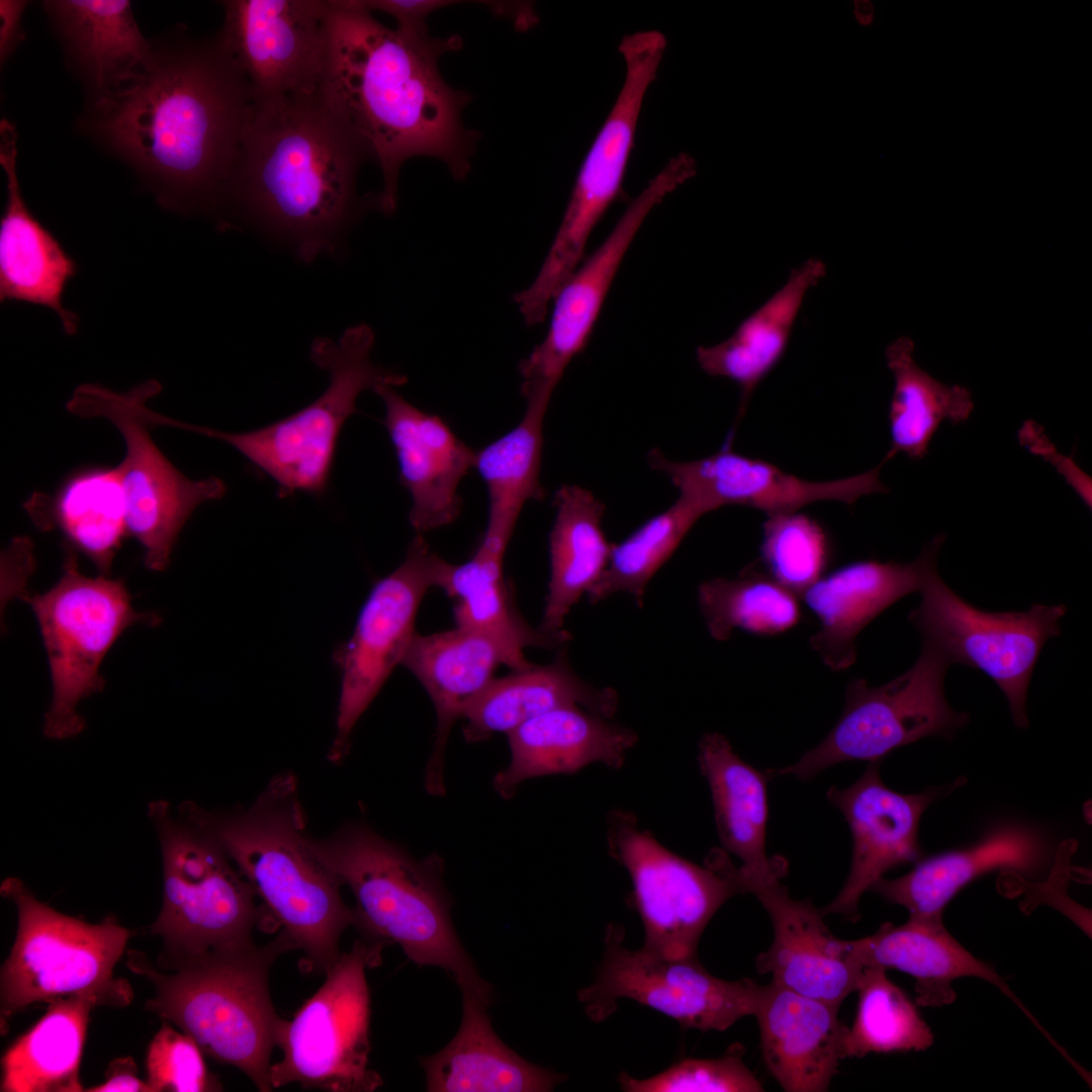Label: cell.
I'll list each match as a JSON object with an SVG mask.
<instances>
[{
  "label": "cell",
  "mask_w": 1092,
  "mask_h": 1092,
  "mask_svg": "<svg viewBox=\"0 0 1092 1092\" xmlns=\"http://www.w3.org/2000/svg\"><path fill=\"white\" fill-rule=\"evenodd\" d=\"M251 101L217 41L179 28L153 42L139 72L89 101L82 126L131 166L163 207L216 212Z\"/></svg>",
  "instance_id": "6da1fadb"
},
{
  "label": "cell",
  "mask_w": 1092,
  "mask_h": 1092,
  "mask_svg": "<svg viewBox=\"0 0 1092 1092\" xmlns=\"http://www.w3.org/2000/svg\"><path fill=\"white\" fill-rule=\"evenodd\" d=\"M331 2L321 92L380 167L378 208L395 210L399 170L408 159H438L464 179L477 140L462 121L470 97L446 83L439 68L444 54L461 48V37L405 34L380 23L362 0Z\"/></svg>",
  "instance_id": "7a4b0ae2"
},
{
  "label": "cell",
  "mask_w": 1092,
  "mask_h": 1092,
  "mask_svg": "<svg viewBox=\"0 0 1092 1092\" xmlns=\"http://www.w3.org/2000/svg\"><path fill=\"white\" fill-rule=\"evenodd\" d=\"M366 158L321 91L252 99L216 212L232 209L312 261L352 221Z\"/></svg>",
  "instance_id": "3957f363"
},
{
  "label": "cell",
  "mask_w": 1092,
  "mask_h": 1092,
  "mask_svg": "<svg viewBox=\"0 0 1092 1092\" xmlns=\"http://www.w3.org/2000/svg\"><path fill=\"white\" fill-rule=\"evenodd\" d=\"M189 806L253 888L266 928H279L292 950L302 952V972L326 974L342 953L340 938L354 924V913L342 899L341 880L306 832L294 776H276L246 810L212 813Z\"/></svg>",
  "instance_id": "277c9868"
},
{
  "label": "cell",
  "mask_w": 1092,
  "mask_h": 1092,
  "mask_svg": "<svg viewBox=\"0 0 1092 1092\" xmlns=\"http://www.w3.org/2000/svg\"><path fill=\"white\" fill-rule=\"evenodd\" d=\"M324 861L356 901L354 926L366 939L397 943L419 966L440 967L461 993L490 1001L483 981L454 930L451 900L443 885L444 861L436 853L416 859L362 822L314 839Z\"/></svg>",
  "instance_id": "5b68a950"
},
{
  "label": "cell",
  "mask_w": 1092,
  "mask_h": 1092,
  "mask_svg": "<svg viewBox=\"0 0 1092 1092\" xmlns=\"http://www.w3.org/2000/svg\"><path fill=\"white\" fill-rule=\"evenodd\" d=\"M292 950L279 934L263 946L210 952L155 966L145 952L129 950L127 968L152 983L145 1008L191 1036L204 1055L243 1072L261 1092L272 1091L271 1054L281 1017L269 990L275 960Z\"/></svg>",
  "instance_id": "8992f818"
},
{
  "label": "cell",
  "mask_w": 1092,
  "mask_h": 1092,
  "mask_svg": "<svg viewBox=\"0 0 1092 1092\" xmlns=\"http://www.w3.org/2000/svg\"><path fill=\"white\" fill-rule=\"evenodd\" d=\"M148 814L163 860V903L150 927L164 943L159 967L255 945L254 928H266L257 896L188 802L175 817L169 802L153 801Z\"/></svg>",
  "instance_id": "52a82bcc"
},
{
  "label": "cell",
  "mask_w": 1092,
  "mask_h": 1092,
  "mask_svg": "<svg viewBox=\"0 0 1092 1092\" xmlns=\"http://www.w3.org/2000/svg\"><path fill=\"white\" fill-rule=\"evenodd\" d=\"M374 333L359 324L335 342L314 340L312 362L329 374L326 390L312 402L268 426L247 432H223L168 417L163 426L179 428L222 441L270 477L280 496L326 492L341 431L357 412L358 396L379 386L406 382L400 373L375 365L371 359Z\"/></svg>",
  "instance_id": "ba28073f"
},
{
  "label": "cell",
  "mask_w": 1092,
  "mask_h": 1092,
  "mask_svg": "<svg viewBox=\"0 0 1092 1092\" xmlns=\"http://www.w3.org/2000/svg\"><path fill=\"white\" fill-rule=\"evenodd\" d=\"M3 897L17 910V932L0 973V1031L29 1005L94 994L104 1006L124 1007L133 992L113 970L132 931L108 916L96 924L58 912L17 878H6Z\"/></svg>",
  "instance_id": "9c48e42d"
},
{
  "label": "cell",
  "mask_w": 1092,
  "mask_h": 1092,
  "mask_svg": "<svg viewBox=\"0 0 1092 1092\" xmlns=\"http://www.w3.org/2000/svg\"><path fill=\"white\" fill-rule=\"evenodd\" d=\"M22 598L37 619L52 675L43 734L53 740L75 737L86 728L77 706L103 690L100 665L113 643L134 624H159V616L136 612L122 580L84 575L70 544L59 581L44 594Z\"/></svg>",
  "instance_id": "30bf717a"
},
{
  "label": "cell",
  "mask_w": 1092,
  "mask_h": 1092,
  "mask_svg": "<svg viewBox=\"0 0 1092 1092\" xmlns=\"http://www.w3.org/2000/svg\"><path fill=\"white\" fill-rule=\"evenodd\" d=\"M385 943L357 940L325 974L322 987L291 1020L281 1019L272 1064L273 1089L297 1083L329 1092H371L382 1086L370 1068V992L366 971L380 964Z\"/></svg>",
  "instance_id": "8fae6325"
},
{
  "label": "cell",
  "mask_w": 1092,
  "mask_h": 1092,
  "mask_svg": "<svg viewBox=\"0 0 1092 1092\" xmlns=\"http://www.w3.org/2000/svg\"><path fill=\"white\" fill-rule=\"evenodd\" d=\"M666 47L657 30L625 35L619 44L626 75L615 104L576 177L556 236L539 273L518 300L530 314L548 312L556 293L580 265L594 228L620 192L643 99Z\"/></svg>",
  "instance_id": "7c38bea8"
},
{
  "label": "cell",
  "mask_w": 1092,
  "mask_h": 1092,
  "mask_svg": "<svg viewBox=\"0 0 1092 1092\" xmlns=\"http://www.w3.org/2000/svg\"><path fill=\"white\" fill-rule=\"evenodd\" d=\"M950 665L936 648L923 643L915 663L893 680L880 687L862 678L850 680L842 714L827 736L797 762L767 769L769 776L808 781L842 761H879L921 738L950 737L968 722V715L954 711L945 699L944 676Z\"/></svg>",
  "instance_id": "4fadbf2b"
},
{
  "label": "cell",
  "mask_w": 1092,
  "mask_h": 1092,
  "mask_svg": "<svg viewBox=\"0 0 1092 1092\" xmlns=\"http://www.w3.org/2000/svg\"><path fill=\"white\" fill-rule=\"evenodd\" d=\"M610 853L628 872L645 938L642 948L670 960L697 959L700 938L718 909L740 891L724 852L701 867L664 847L637 817L614 810L608 820Z\"/></svg>",
  "instance_id": "5bb4252c"
},
{
  "label": "cell",
  "mask_w": 1092,
  "mask_h": 1092,
  "mask_svg": "<svg viewBox=\"0 0 1092 1092\" xmlns=\"http://www.w3.org/2000/svg\"><path fill=\"white\" fill-rule=\"evenodd\" d=\"M919 606L909 614L923 643L936 648L950 664L986 673L1005 695L1014 724L1026 728V696L1044 643L1061 633L1067 607L1035 604L1025 612H986L958 596L937 569L921 589Z\"/></svg>",
  "instance_id": "9a60e30c"
},
{
  "label": "cell",
  "mask_w": 1092,
  "mask_h": 1092,
  "mask_svg": "<svg viewBox=\"0 0 1092 1092\" xmlns=\"http://www.w3.org/2000/svg\"><path fill=\"white\" fill-rule=\"evenodd\" d=\"M621 925H608L605 951L594 982L578 991L586 1015L602 1022L620 999L635 1000L674 1019L682 1029L724 1031L754 1015L761 985L748 978L726 981L697 959L670 960L624 944Z\"/></svg>",
  "instance_id": "2e32d148"
},
{
  "label": "cell",
  "mask_w": 1092,
  "mask_h": 1092,
  "mask_svg": "<svg viewBox=\"0 0 1092 1092\" xmlns=\"http://www.w3.org/2000/svg\"><path fill=\"white\" fill-rule=\"evenodd\" d=\"M80 418H104L120 432L125 456L117 465L128 533L145 549V565L163 571L177 538L193 511L220 499L224 482L215 476L191 479L176 468L153 441L149 426L134 412L128 393L96 383L75 388L66 404Z\"/></svg>",
  "instance_id": "e0dca14e"
},
{
  "label": "cell",
  "mask_w": 1092,
  "mask_h": 1092,
  "mask_svg": "<svg viewBox=\"0 0 1092 1092\" xmlns=\"http://www.w3.org/2000/svg\"><path fill=\"white\" fill-rule=\"evenodd\" d=\"M445 560L417 534L403 561L377 580L363 605L349 640L333 655L341 689L331 762L348 754L350 737L360 717L394 669L416 634L415 622L429 588L438 586Z\"/></svg>",
  "instance_id": "ac0fdd59"
},
{
  "label": "cell",
  "mask_w": 1092,
  "mask_h": 1092,
  "mask_svg": "<svg viewBox=\"0 0 1092 1092\" xmlns=\"http://www.w3.org/2000/svg\"><path fill=\"white\" fill-rule=\"evenodd\" d=\"M215 40L244 77L252 99L321 91L332 2L225 0Z\"/></svg>",
  "instance_id": "d6986e66"
},
{
  "label": "cell",
  "mask_w": 1092,
  "mask_h": 1092,
  "mask_svg": "<svg viewBox=\"0 0 1092 1092\" xmlns=\"http://www.w3.org/2000/svg\"><path fill=\"white\" fill-rule=\"evenodd\" d=\"M687 182V173L669 161L632 200L607 239L561 286L553 298L548 332L519 363L526 403L549 405L571 360L586 346L613 280L639 228L666 195Z\"/></svg>",
  "instance_id": "ffe728a7"
},
{
  "label": "cell",
  "mask_w": 1092,
  "mask_h": 1092,
  "mask_svg": "<svg viewBox=\"0 0 1092 1092\" xmlns=\"http://www.w3.org/2000/svg\"><path fill=\"white\" fill-rule=\"evenodd\" d=\"M647 460L652 469L669 478L680 495L699 503L708 513L738 505L769 516L794 513L822 500L852 505L863 495L888 491L880 480L884 461L854 476L811 481L764 460L735 452L730 439L719 451L701 459L674 461L660 450L652 449Z\"/></svg>",
  "instance_id": "44dd1931"
},
{
  "label": "cell",
  "mask_w": 1092,
  "mask_h": 1092,
  "mask_svg": "<svg viewBox=\"0 0 1092 1092\" xmlns=\"http://www.w3.org/2000/svg\"><path fill=\"white\" fill-rule=\"evenodd\" d=\"M964 778L919 794H901L881 780L879 761H871L861 777L845 789L831 787L827 799L841 811L852 837L848 877L837 896L820 909L823 916L859 918L861 896L888 871L921 855L918 827L926 808L965 783Z\"/></svg>",
  "instance_id": "7402d4cb"
},
{
  "label": "cell",
  "mask_w": 1092,
  "mask_h": 1092,
  "mask_svg": "<svg viewBox=\"0 0 1092 1092\" xmlns=\"http://www.w3.org/2000/svg\"><path fill=\"white\" fill-rule=\"evenodd\" d=\"M400 664L422 684L435 708L436 734L425 787L433 796H444L445 750L455 722L494 678L498 665L520 670L533 663L488 632L457 626L429 635L416 632Z\"/></svg>",
  "instance_id": "603a6c76"
},
{
  "label": "cell",
  "mask_w": 1092,
  "mask_h": 1092,
  "mask_svg": "<svg viewBox=\"0 0 1092 1092\" xmlns=\"http://www.w3.org/2000/svg\"><path fill=\"white\" fill-rule=\"evenodd\" d=\"M944 535H937L913 561L860 560L822 576L801 596L820 622L812 648L832 670L850 666L857 634L903 597L921 592L936 570Z\"/></svg>",
  "instance_id": "cb8c5ba5"
},
{
  "label": "cell",
  "mask_w": 1092,
  "mask_h": 1092,
  "mask_svg": "<svg viewBox=\"0 0 1092 1092\" xmlns=\"http://www.w3.org/2000/svg\"><path fill=\"white\" fill-rule=\"evenodd\" d=\"M743 893L758 899L774 927L771 945L756 958L758 973L839 1008L855 992L862 971L849 956L846 940L833 935L811 901L793 899L781 880L750 883Z\"/></svg>",
  "instance_id": "d4e9b609"
},
{
  "label": "cell",
  "mask_w": 1092,
  "mask_h": 1092,
  "mask_svg": "<svg viewBox=\"0 0 1092 1092\" xmlns=\"http://www.w3.org/2000/svg\"><path fill=\"white\" fill-rule=\"evenodd\" d=\"M374 392L383 400V424L398 460L399 480L412 497L411 526L423 534L452 524L462 508L458 486L474 468L476 451L439 416L416 407L394 386Z\"/></svg>",
  "instance_id": "484cf974"
},
{
  "label": "cell",
  "mask_w": 1092,
  "mask_h": 1092,
  "mask_svg": "<svg viewBox=\"0 0 1092 1092\" xmlns=\"http://www.w3.org/2000/svg\"><path fill=\"white\" fill-rule=\"evenodd\" d=\"M14 125L0 123V164L6 175V203L0 219V300L23 301L54 310L64 332L73 336L79 317L63 303L77 263L58 239L31 213L16 173Z\"/></svg>",
  "instance_id": "4316f807"
},
{
  "label": "cell",
  "mask_w": 1092,
  "mask_h": 1092,
  "mask_svg": "<svg viewBox=\"0 0 1092 1092\" xmlns=\"http://www.w3.org/2000/svg\"><path fill=\"white\" fill-rule=\"evenodd\" d=\"M507 735L511 762L492 783L504 799L529 779L574 774L592 763L620 769L638 741L633 729L579 706L545 712Z\"/></svg>",
  "instance_id": "83f0119b"
},
{
  "label": "cell",
  "mask_w": 1092,
  "mask_h": 1092,
  "mask_svg": "<svg viewBox=\"0 0 1092 1092\" xmlns=\"http://www.w3.org/2000/svg\"><path fill=\"white\" fill-rule=\"evenodd\" d=\"M836 1006L779 984L761 986L754 1017L764 1063L787 1092H822L842 1060L847 1026Z\"/></svg>",
  "instance_id": "f1b7e54d"
},
{
  "label": "cell",
  "mask_w": 1092,
  "mask_h": 1092,
  "mask_svg": "<svg viewBox=\"0 0 1092 1092\" xmlns=\"http://www.w3.org/2000/svg\"><path fill=\"white\" fill-rule=\"evenodd\" d=\"M1050 849L1039 830L1006 823L976 844L917 860L906 875L878 880L871 888L909 916L942 917L946 904L975 879L995 870L1036 877L1048 866Z\"/></svg>",
  "instance_id": "f546056e"
},
{
  "label": "cell",
  "mask_w": 1092,
  "mask_h": 1092,
  "mask_svg": "<svg viewBox=\"0 0 1092 1092\" xmlns=\"http://www.w3.org/2000/svg\"><path fill=\"white\" fill-rule=\"evenodd\" d=\"M846 948L862 968L895 969L913 977L917 1006L942 1007L953 1003L957 995L952 983L974 977L999 988L1035 1021L1004 979L947 931L942 917L909 916L901 925L885 922L872 935L846 940Z\"/></svg>",
  "instance_id": "4dcf8cb0"
},
{
  "label": "cell",
  "mask_w": 1092,
  "mask_h": 1092,
  "mask_svg": "<svg viewBox=\"0 0 1092 1092\" xmlns=\"http://www.w3.org/2000/svg\"><path fill=\"white\" fill-rule=\"evenodd\" d=\"M698 760L711 791L721 844L742 862L739 868L728 863L740 893L749 883L781 880L786 874L785 860L770 858L765 851L767 770L759 771L741 759L728 739L717 732L703 736Z\"/></svg>",
  "instance_id": "1f68e13d"
},
{
  "label": "cell",
  "mask_w": 1092,
  "mask_h": 1092,
  "mask_svg": "<svg viewBox=\"0 0 1092 1092\" xmlns=\"http://www.w3.org/2000/svg\"><path fill=\"white\" fill-rule=\"evenodd\" d=\"M44 10L70 69L90 99L128 80L149 61L153 42L142 34L129 1L48 0Z\"/></svg>",
  "instance_id": "d6a6232c"
},
{
  "label": "cell",
  "mask_w": 1092,
  "mask_h": 1092,
  "mask_svg": "<svg viewBox=\"0 0 1092 1092\" xmlns=\"http://www.w3.org/2000/svg\"><path fill=\"white\" fill-rule=\"evenodd\" d=\"M579 706L612 719L619 707L615 689L582 679L571 667L565 646L545 665L513 670L493 678L463 712L464 738L479 742L512 730L545 712Z\"/></svg>",
  "instance_id": "836d02e7"
},
{
  "label": "cell",
  "mask_w": 1092,
  "mask_h": 1092,
  "mask_svg": "<svg viewBox=\"0 0 1092 1092\" xmlns=\"http://www.w3.org/2000/svg\"><path fill=\"white\" fill-rule=\"evenodd\" d=\"M463 1013L453 1039L421 1058L431 1092H546L565 1076L534 1065L507 1046L487 1015L490 1002L462 995Z\"/></svg>",
  "instance_id": "e575fe53"
},
{
  "label": "cell",
  "mask_w": 1092,
  "mask_h": 1092,
  "mask_svg": "<svg viewBox=\"0 0 1092 1092\" xmlns=\"http://www.w3.org/2000/svg\"><path fill=\"white\" fill-rule=\"evenodd\" d=\"M826 273V265L821 259H807L728 339L713 346L698 347L697 361L703 371L726 377L739 385L740 417L757 385L785 354L808 291Z\"/></svg>",
  "instance_id": "d590c367"
},
{
  "label": "cell",
  "mask_w": 1092,
  "mask_h": 1092,
  "mask_svg": "<svg viewBox=\"0 0 1092 1092\" xmlns=\"http://www.w3.org/2000/svg\"><path fill=\"white\" fill-rule=\"evenodd\" d=\"M556 515L549 535L550 579L539 627L553 635L568 634L563 625L570 610L587 595L606 570L612 551L603 530L605 505L578 485L555 492Z\"/></svg>",
  "instance_id": "8d00e7d4"
},
{
  "label": "cell",
  "mask_w": 1092,
  "mask_h": 1092,
  "mask_svg": "<svg viewBox=\"0 0 1092 1092\" xmlns=\"http://www.w3.org/2000/svg\"><path fill=\"white\" fill-rule=\"evenodd\" d=\"M43 1016L2 1058V1092H81L79 1067L90 1012L104 1006L94 994L49 1003Z\"/></svg>",
  "instance_id": "74e56055"
},
{
  "label": "cell",
  "mask_w": 1092,
  "mask_h": 1092,
  "mask_svg": "<svg viewBox=\"0 0 1092 1092\" xmlns=\"http://www.w3.org/2000/svg\"><path fill=\"white\" fill-rule=\"evenodd\" d=\"M548 405L527 403L521 422L476 451L474 468L488 492V520L480 549L503 557L521 511L546 492L540 480L543 423Z\"/></svg>",
  "instance_id": "f35d334b"
},
{
  "label": "cell",
  "mask_w": 1092,
  "mask_h": 1092,
  "mask_svg": "<svg viewBox=\"0 0 1092 1092\" xmlns=\"http://www.w3.org/2000/svg\"><path fill=\"white\" fill-rule=\"evenodd\" d=\"M887 365L894 377L889 408L891 447L884 462L904 453L921 460L943 421L959 424L971 416L972 393L961 385H946L915 361L914 343L900 337L886 348Z\"/></svg>",
  "instance_id": "ab89813d"
},
{
  "label": "cell",
  "mask_w": 1092,
  "mask_h": 1092,
  "mask_svg": "<svg viewBox=\"0 0 1092 1092\" xmlns=\"http://www.w3.org/2000/svg\"><path fill=\"white\" fill-rule=\"evenodd\" d=\"M503 559L477 548L466 562L445 560L438 587L455 600L457 626L488 632L524 656L526 648L563 646L570 639L568 634L553 635L533 628L518 612L504 578Z\"/></svg>",
  "instance_id": "60d3db41"
},
{
  "label": "cell",
  "mask_w": 1092,
  "mask_h": 1092,
  "mask_svg": "<svg viewBox=\"0 0 1092 1092\" xmlns=\"http://www.w3.org/2000/svg\"><path fill=\"white\" fill-rule=\"evenodd\" d=\"M55 525L101 575L109 576L114 556L128 533L117 466L89 469L69 478L53 504L49 527Z\"/></svg>",
  "instance_id": "b9f144b4"
},
{
  "label": "cell",
  "mask_w": 1092,
  "mask_h": 1092,
  "mask_svg": "<svg viewBox=\"0 0 1092 1092\" xmlns=\"http://www.w3.org/2000/svg\"><path fill=\"white\" fill-rule=\"evenodd\" d=\"M698 603L711 637L730 638L735 629L771 636L800 620L796 595L753 566L737 578L717 577L698 588Z\"/></svg>",
  "instance_id": "7bdbcfd3"
},
{
  "label": "cell",
  "mask_w": 1092,
  "mask_h": 1092,
  "mask_svg": "<svg viewBox=\"0 0 1092 1092\" xmlns=\"http://www.w3.org/2000/svg\"><path fill=\"white\" fill-rule=\"evenodd\" d=\"M855 992V1018L842 1039V1058L871 1053L920 1052L933 1043V1033L917 1004L880 967L862 968Z\"/></svg>",
  "instance_id": "ee69618b"
},
{
  "label": "cell",
  "mask_w": 1092,
  "mask_h": 1092,
  "mask_svg": "<svg viewBox=\"0 0 1092 1092\" xmlns=\"http://www.w3.org/2000/svg\"><path fill=\"white\" fill-rule=\"evenodd\" d=\"M706 514L699 503L679 494L665 511L647 520L621 543H613L606 570L586 595L589 603L623 593L641 606L651 578Z\"/></svg>",
  "instance_id": "f6af8a7d"
},
{
  "label": "cell",
  "mask_w": 1092,
  "mask_h": 1092,
  "mask_svg": "<svg viewBox=\"0 0 1092 1092\" xmlns=\"http://www.w3.org/2000/svg\"><path fill=\"white\" fill-rule=\"evenodd\" d=\"M760 553L767 575L802 596L822 577L831 548L826 532L817 521L794 512L767 516Z\"/></svg>",
  "instance_id": "bcb514c9"
},
{
  "label": "cell",
  "mask_w": 1092,
  "mask_h": 1092,
  "mask_svg": "<svg viewBox=\"0 0 1092 1092\" xmlns=\"http://www.w3.org/2000/svg\"><path fill=\"white\" fill-rule=\"evenodd\" d=\"M745 1048L733 1043L717 1059H685L647 1079L625 1072L618 1082L628 1092H760L763 1086L743 1062Z\"/></svg>",
  "instance_id": "7dc6e473"
},
{
  "label": "cell",
  "mask_w": 1092,
  "mask_h": 1092,
  "mask_svg": "<svg viewBox=\"0 0 1092 1092\" xmlns=\"http://www.w3.org/2000/svg\"><path fill=\"white\" fill-rule=\"evenodd\" d=\"M196 1041L162 1019L146 1059L147 1082L153 1092L221 1091L222 1086L203 1060Z\"/></svg>",
  "instance_id": "c3c4849f"
},
{
  "label": "cell",
  "mask_w": 1092,
  "mask_h": 1092,
  "mask_svg": "<svg viewBox=\"0 0 1092 1092\" xmlns=\"http://www.w3.org/2000/svg\"><path fill=\"white\" fill-rule=\"evenodd\" d=\"M370 11L384 12L396 21L400 32L423 36L429 34L426 21L435 11L453 4L446 0H362Z\"/></svg>",
  "instance_id": "681fc988"
},
{
  "label": "cell",
  "mask_w": 1092,
  "mask_h": 1092,
  "mask_svg": "<svg viewBox=\"0 0 1092 1092\" xmlns=\"http://www.w3.org/2000/svg\"><path fill=\"white\" fill-rule=\"evenodd\" d=\"M86 1092H153L148 1082L138 1077L131 1057L116 1058L108 1065L105 1081L85 1089Z\"/></svg>",
  "instance_id": "f907efd6"
},
{
  "label": "cell",
  "mask_w": 1092,
  "mask_h": 1092,
  "mask_svg": "<svg viewBox=\"0 0 1092 1092\" xmlns=\"http://www.w3.org/2000/svg\"><path fill=\"white\" fill-rule=\"evenodd\" d=\"M28 2L23 0L0 1V62L5 63L24 38L21 17Z\"/></svg>",
  "instance_id": "816d5d0a"
},
{
  "label": "cell",
  "mask_w": 1092,
  "mask_h": 1092,
  "mask_svg": "<svg viewBox=\"0 0 1092 1092\" xmlns=\"http://www.w3.org/2000/svg\"><path fill=\"white\" fill-rule=\"evenodd\" d=\"M851 15L858 26L870 28L876 22V5L872 0H853L851 4Z\"/></svg>",
  "instance_id": "f5cc1de1"
}]
</instances>
